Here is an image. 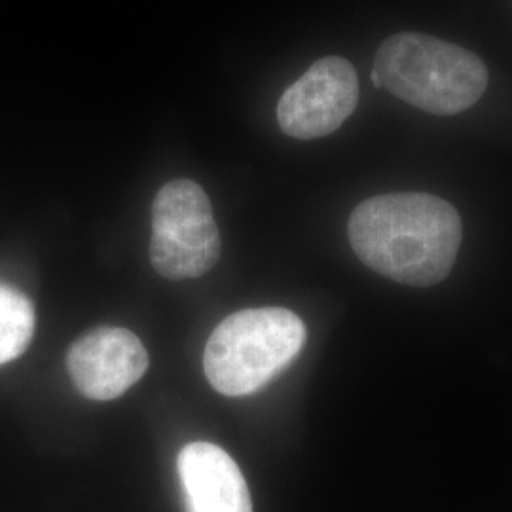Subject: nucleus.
<instances>
[{
    "label": "nucleus",
    "instance_id": "obj_7",
    "mask_svg": "<svg viewBox=\"0 0 512 512\" xmlns=\"http://www.w3.org/2000/svg\"><path fill=\"white\" fill-rule=\"evenodd\" d=\"M177 473L188 512H253L238 463L217 444H186L177 458Z\"/></svg>",
    "mask_w": 512,
    "mask_h": 512
},
{
    "label": "nucleus",
    "instance_id": "obj_4",
    "mask_svg": "<svg viewBox=\"0 0 512 512\" xmlns=\"http://www.w3.org/2000/svg\"><path fill=\"white\" fill-rule=\"evenodd\" d=\"M219 226L202 186L190 179L165 184L152 203L150 260L165 279L207 274L219 260Z\"/></svg>",
    "mask_w": 512,
    "mask_h": 512
},
{
    "label": "nucleus",
    "instance_id": "obj_1",
    "mask_svg": "<svg viewBox=\"0 0 512 512\" xmlns=\"http://www.w3.org/2000/svg\"><path fill=\"white\" fill-rule=\"evenodd\" d=\"M348 236L370 270L403 285L433 287L456 264L463 224L456 207L437 196L382 194L357 205Z\"/></svg>",
    "mask_w": 512,
    "mask_h": 512
},
{
    "label": "nucleus",
    "instance_id": "obj_5",
    "mask_svg": "<svg viewBox=\"0 0 512 512\" xmlns=\"http://www.w3.org/2000/svg\"><path fill=\"white\" fill-rule=\"evenodd\" d=\"M359 103V78L344 57H323L279 99L277 122L285 135L310 141L334 133Z\"/></svg>",
    "mask_w": 512,
    "mask_h": 512
},
{
    "label": "nucleus",
    "instance_id": "obj_6",
    "mask_svg": "<svg viewBox=\"0 0 512 512\" xmlns=\"http://www.w3.org/2000/svg\"><path fill=\"white\" fill-rule=\"evenodd\" d=\"M147 368V349L141 340L118 327L88 330L67 353V370L76 389L92 401L122 397Z\"/></svg>",
    "mask_w": 512,
    "mask_h": 512
},
{
    "label": "nucleus",
    "instance_id": "obj_3",
    "mask_svg": "<svg viewBox=\"0 0 512 512\" xmlns=\"http://www.w3.org/2000/svg\"><path fill=\"white\" fill-rule=\"evenodd\" d=\"M306 342L302 319L285 308H253L226 317L203 353V370L219 393L245 397L270 384Z\"/></svg>",
    "mask_w": 512,
    "mask_h": 512
},
{
    "label": "nucleus",
    "instance_id": "obj_8",
    "mask_svg": "<svg viewBox=\"0 0 512 512\" xmlns=\"http://www.w3.org/2000/svg\"><path fill=\"white\" fill-rule=\"evenodd\" d=\"M35 334L33 302L16 287L0 283V365L18 359Z\"/></svg>",
    "mask_w": 512,
    "mask_h": 512
},
{
    "label": "nucleus",
    "instance_id": "obj_2",
    "mask_svg": "<svg viewBox=\"0 0 512 512\" xmlns=\"http://www.w3.org/2000/svg\"><path fill=\"white\" fill-rule=\"evenodd\" d=\"M372 82L404 103L437 116L471 109L488 88V69L458 44L399 33L380 46Z\"/></svg>",
    "mask_w": 512,
    "mask_h": 512
}]
</instances>
